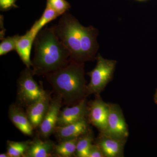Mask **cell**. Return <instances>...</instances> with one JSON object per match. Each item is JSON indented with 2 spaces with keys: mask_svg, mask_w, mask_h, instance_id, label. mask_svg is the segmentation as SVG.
Returning <instances> with one entry per match:
<instances>
[{
  "mask_svg": "<svg viewBox=\"0 0 157 157\" xmlns=\"http://www.w3.org/2000/svg\"><path fill=\"white\" fill-rule=\"evenodd\" d=\"M87 118L63 126H56L54 130L55 135L59 142L79 137L90 128Z\"/></svg>",
  "mask_w": 157,
  "mask_h": 157,
  "instance_id": "cell-13",
  "label": "cell"
},
{
  "mask_svg": "<svg viewBox=\"0 0 157 157\" xmlns=\"http://www.w3.org/2000/svg\"><path fill=\"white\" fill-rule=\"evenodd\" d=\"M63 104V100L58 96L52 99L48 111L39 127L41 137L47 138L54 133Z\"/></svg>",
  "mask_w": 157,
  "mask_h": 157,
  "instance_id": "cell-9",
  "label": "cell"
},
{
  "mask_svg": "<svg viewBox=\"0 0 157 157\" xmlns=\"http://www.w3.org/2000/svg\"><path fill=\"white\" fill-rule=\"evenodd\" d=\"M59 15L52 8L46 5V8L40 19L36 21L28 31L30 34L35 38L37 34L44 26L52 21L56 19Z\"/></svg>",
  "mask_w": 157,
  "mask_h": 157,
  "instance_id": "cell-17",
  "label": "cell"
},
{
  "mask_svg": "<svg viewBox=\"0 0 157 157\" xmlns=\"http://www.w3.org/2000/svg\"><path fill=\"white\" fill-rule=\"evenodd\" d=\"M82 25L67 11L62 15L58 23L53 25L56 33L70 52V61L84 63L81 48Z\"/></svg>",
  "mask_w": 157,
  "mask_h": 157,
  "instance_id": "cell-3",
  "label": "cell"
},
{
  "mask_svg": "<svg viewBox=\"0 0 157 157\" xmlns=\"http://www.w3.org/2000/svg\"><path fill=\"white\" fill-rule=\"evenodd\" d=\"M9 117L14 126L24 135H33L34 128L26 113L17 104H12L9 107Z\"/></svg>",
  "mask_w": 157,
  "mask_h": 157,
  "instance_id": "cell-14",
  "label": "cell"
},
{
  "mask_svg": "<svg viewBox=\"0 0 157 157\" xmlns=\"http://www.w3.org/2000/svg\"><path fill=\"white\" fill-rule=\"evenodd\" d=\"M84 64L70 61L66 67L45 75L57 96L68 106L76 105L88 96Z\"/></svg>",
  "mask_w": 157,
  "mask_h": 157,
  "instance_id": "cell-2",
  "label": "cell"
},
{
  "mask_svg": "<svg viewBox=\"0 0 157 157\" xmlns=\"http://www.w3.org/2000/svg\"><path fill=\"white\" fill-rule=\"evenodd\" d=\"M154 99L155 103L157 105V89L156 90L155 93Z\"/></svg>",
  "mask_w": 157,
  "mask_h": 157,
  "instance_id": "cell-25",
  "label": "cell"
},
{
  "mask_svg": "<svg viewBox=\"0 0 157 157\" xmlns=\"http://www.w3.org/2000/svg\"><path fill=\"white\" fill-rule=\"evenodd\" d=\"M78 137L64 140L55 145L54 155L60 157L76 156V145Z\"/></svg>",
  "mask_w": 157,
  "mask_h": 157,
  "instance_id": "cell-19",
  "label": "cell"
},
{
  "mask_svg": "<svg viewBox=\"0 0 157 157\" xmlns=\"http://www.w3.org/2000/svg\"><path fill=\"white\" fill-rule=\"evenodd\" d=\"M33 70L26 67L23 70L17 81V99L20 106L27 107L43 97L47 92L42 85L34 79Z\"/></svg>",
  "mask_w": 157,
  "mask_h": 157,
  "instance_id": "cell-5",
  "label": "cell"
},
{
  "mask_svg": "<svg viewBox=\"0 0 157 157\" xmlns=\"http://www.w3.org/2000/svg\"><path fill=\"white\" fill-rule=\"evenodd\" d=\"M0 157H9V155L7 153V152L5 153L1 154L0 155Z\"/></svg>",
  "mask_w": 157,
  "mask_h": 157,
  "instance_id": "cell-26",
  "label": "cell"
},
{
  "mask_svg": "<svg viewBox=\"0 0 157 157\" xmlns=\"http://www.w3.org/2000/svg\"><path fill=\"white\" fill-rule=\"evenodd\" d=\"M20 37L17 34L2 39L0 44V56L5 55L11 51L16 50V44Z\"/></svg>",
  "mask_w": 157,
  "mask_h": 157,
  "instance_id": "cell-21",
  "label": "cell"
},
{
  "mask_svg": "<svg viewBox=\"0 0 157 157\" xmlns=\"http://www.w3.org/2000/svg\"><path fill=\"white\" fill-rule=\"evenodd\" d=\"M126 141L110 137L106 133L100 132L94 143L100 147L104 157H124V148Z\"/></svg>",
  "mask_w": 157,
  "mask_h": 157,
  "instance_id": "cell-11",
  "label": "cell"
},
{
  "mask_svg": "<svg viewBox=\"0 0 157 157\" xmlns=\"http://www.w3.org/2000/svg\"><path fill=\"white\" fill-rule=\"evenodd\" d=\"M31 140L17 141L8 140L7 144V153L9 157H23Z\"/></svg>",
  "mask_w": 157,
  "mask_h": 157,
  "instance_id": "cell-20",
  "label": "cell"
},
{
  "mask_svg": "<svg viewBox=\"0 0 157 157\" xmlns=\"http://www.w3.org/2000/svg\"><path fill=\"white\" fill-rule=\"evenodd\" d=\"M109 111L106 133L110 137L127 141L129 131L123 113L117 104H109Z\"/></svg>",
  "mask_w": 157,
  "mask_h": 157,
  "instance_id": "cell-6",
  "label": "cell"
},
{
  "mask_svg": "<svg viewBox=\"0 0 157 157\" xmlns=\"http://www.w3.org/2000/svg\"><path fill=\"white\" fill-rule=\"evenodd\" d=\"M35 55L32 60L34 75H45L66 67L70 52L59 39L53 26L42 29L35 37Z\"/></svg>",
  "mask_w": 157,
  "mask_h": 157,
  "instance_id": "cell-1",
  "label": "cell"
},
{
  "mask_svg": "<svg viewBox=\"0 0 157 157\" xmlns=\"http://www.w3.org/2000/svg\"><path fill=\"white\" fill-rule=\"evenodd\" d=\"M96 59L95 67L87 73L90 77V81L87 86L88 96L100 95L112 79L116 65V61L104 59L99 53Z\"/></svg>",
  "mask_w": 157,
  "mask_h": 157,
  "instance_id": "cell-4",
  "label": "cell"
},
{
  "mask_svg": "<svg viewBox=\"0 0 157 157\" xmlns=\"http://www.w3.org/2000/svg\"><path fill=\"white\" fill-rule=\"evenodd\" d=\"M138 1H144V0H138Z\"/></svg>",
  "mask_w": 157,
  "mask_h": 157,
  "instance_id": "cell-27",
  "label": "cell"
},
{
  "mask_svg": "<svg viewBox=\"0 0 157 157\" xmlns=\"http://www.w3.org/2000/svg\"><path fill=\"white\" fill-rule=\"evenodd\" d=\"M94 139L92 130L90 128L87 132L79 136L76 145V157H88L90 147Z\"/></svg>",
  "mask_w": 157,
  "mask_h": 157,
  "instance_id": "cell-18",
  "label": "cell"
},
{
  "mask_svg": "<svg viewBox=\"0 0 157 157\" xmlns=\"http://www.w3.org/2000/svg\"><path fill=\"white\" fill-rule=\"evenodd\" d=\"M55 144L52 140H42L36 137L31 140L24 157H49L54 155Z\"/></svg>",
  "mask_w": 157,
  "mask_h": 157,
  "instance_id": "cell-15",
  "label": "cell"
},
{
  "mask_svg": "<svg viewBox=\"0 0 157 157\" xmlns=\"http://www.w3.org/2000/svg\"><path fill=\"white\" fill-rule=\"evenodd\" d=\"M88 157H104V155L100 147L94 143L90 147Z\"/></svg>",
  "mask_w": 157,
  "mask_h": 157,
  "instance_id": "cell-24",
  "label": "cell"
},
{
  "mask_svg": "<svg viewBox=\"0 0 157 157\" xmlns=\"http://www.w3.org/2000/svg\"><path fill=\"white\" fill-rule=\"evenodd\" d=\"M88 113V103L87 99L85 98L76 105L71 107L67 106L62 111L60 110L57 126H63L87 118Z\"/></svg>",
  "mask_w": 157,
  "mask_h": 157,
  "instance_id": "cell-10",
  "label": "cell"
},
{
  "mask_svg": "<svg viewBox=\"0 0 157 157\" xmlns=\"http://www.w3.org/2000/svg\"><path fill=\"white\" fill-rule=\"evenodd\" d=\"M46 5L54 9L59 16L64 14L71 8L70 3L66 0H47Z\"/></svg>",
  "mask_w": 157,
  "mask_h": 157,
  "instance_id": "cell-22",
  "label": "cell"
},
{
  "mask_svg": "<svg viewBox=\"0 0 157 157\" xmlns=\"http://www.w3.org/2000/svg\"><path fill=\"white\" fill-rule=\"evenodd\" d=\"M109 111V104L103 101L100 95L95 96L94 100L88 103L89 122L98 128L99 132H106Z\"/></svg>",
  "mask_w": 157,
  "mask_h": 157,
  "instance_id": "cell-7",
  "label": "cell"
},
{
  "mask_svg": "<svg viewBox=\"0 0 157 157\" xmlns=\"http://www.w3.org/2000/svg\"><path fill=\"white\" fill-rule=\"evenodd\" d=\"M16 1L17 0H0V10L6 11L13 8H18L15 5Z\"/></svg>",
  "mask_w": 157,
  "mask_h": 157,
  "instance_id": "cell-23",
  "label": "cell"
},
{
  "mask_svg": "<svg viewBox=\"0 0 157 157\" xmlns=\"http://www.w3.org/2000/svg\"><path fill=\"white\" fill-rule=\"evenodd\" d=\"M98 34V30L93 26L86 27L82 25L81 48L84 63L97 59L96 54L99 47L97 41Z\"/></svg>",
  "mask_w": 157,
  "mask_h": 157,
  "instance_id": "cell-8",
  "label": "cell"
},
{
  "mask_svg": "<svg viewBox=\"0 0 157 157\" xmlns=\"http://www.w3.org/2000/svg\"><path fill=\"white\" fill-rule=\"evenodd\" d=\"M35 39L29 31L25 35L20 36L16 44V50L23 63L26 67L30 68L32 67L30 59L31 51Z\"/></svg>",
  "mask_w": 157,
  "mask_h": 157,
  "instance_id": "cell-16",
  "label": "cell"
},
{
  "mask_svg": "<svg viewBox=\"0 0 157 157\" xmlns=\"http://www.w3.org/2000/svg\"><path fill=\"white\" fill-rule=\"evenodd\" d=\"M51 100L50 94L47 92L38 101L26 107L25 112L34 129L39 128L48 111Z\"/></svg>",
  "mask_w": 157,
  "mask_h": 157,
  "instance_id": "cell-12",
  "label": "cell"
}]
</instances>
